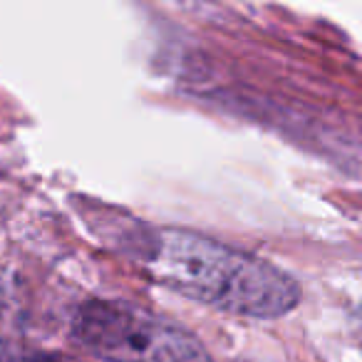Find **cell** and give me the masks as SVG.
Masks as SVG:
<instances>
[{
  "instance_id": "1",
  "label": "cell",
  "mask_w": 362,
  "mask_h": 362,
  "mask_svg": "<svg viewBox=\"0 0 362 362\" xmlns=\"http://www.w3.org/2000/svg\"><path fill=\"white\" fill-rule=\"evenodd\" d=\"M149 268L166 288L231 315L281 317L300 303V286L281 268L192 231H159Z\"/></svg>"
},
{
  "instance_id": "2",
  "label": "cell",
  "mask_w": 362,
  "mask_h": 362,
  "mask_svg": "<svg viewBox=\"0 0 362 362\" xmlns=\"http://www.w3.org/2000/svg\"><path fill=\"white\" fill-rule=\"evenodd\" d=\"M75 335L92 355L107 362H211L194 335L122 300L82 305Z\"/></svg>"
}]
</instances>
